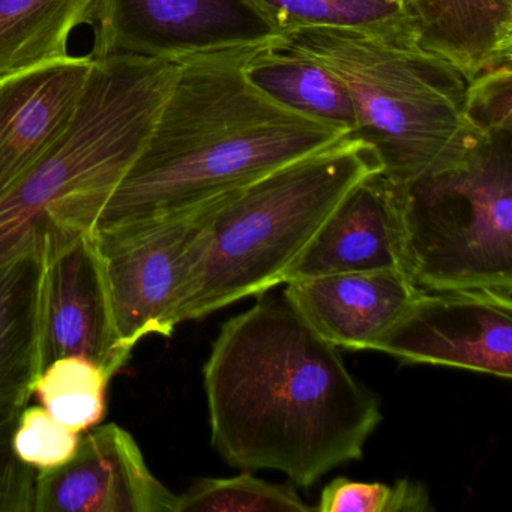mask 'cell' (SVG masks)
Listing matches in <instances>:
<instances>
[{
	"label": "cell",
	"mask_w": 512,
	"mask_h": 512,
	"mask_svg": "<svg viewBox=\"0 0 512 512\" xmlns=\"http://www.w3.org/2000/svg\"><path fill=\"white\" fill-rule=\"evenodd\" d=\"M298 491L287 484L244 472L232 478H199L178 496L176 512H310Z\"/></svg>",
	"instance_id": "44dd1931"
},
{
	"label": "cell",
	"mask_w": 512,
	"mask_h": 512,
	"mask_svg": "<svg viewBox=\"0 0 512 512\" xmlns=\"http://www.w3.org/2000/svg\"><path fill=\"white\" fill-rule=\"evenodd\" d=\"M371 350L511 380L512 289H418Z\"/></svg>",
	"instance_id": "ba28073f"
},
{
	"label": "cell",
	"mask_w": 512,
	"mask_h": 512,
	"mask_svg": "<svg viewBox=\"0 0 512 512\" xmlns=\"http://www.w3.org/2000/svg\"><path fill=\"white\" fill-rule=\"evenodd\" d=\"M95 233L41 242V371L55 359L79 356L115 377L130 361L119 340Z\"/></svg>",
	"instance_id": "9c48e42d"
},
{
	"label": "cell",
	"mask_w": 512,
	"mask_h": 512,
	"mask_svg": "<svg viewBox=\"0 0 512 512\" xmlns=\"http://www.w3.org/2000/svg\"><path fill=\"white\" fill-rule=\"evenodd\" d=\"M469 116L481 134L512 130V70L493 71L473 80Z\"/></svg>",
	"instance_id": "d4e9b609"
},
{
	"label": "cell",
	"mask_w": 512,
	"mask_h": 512,
	"mask_svg": "<svg viewBox=\"0 0 512 512\" xmlns=\"http://www.w3.org/2000/svg\"><path fill=\"white\" fill-rule=\"evenodd\" d=\"M212 446L242 472L299 487L361 460L380 400L290 307L266 298L221 326L203 368Z\"/></svg>",
	"instance_id": "6da1fadb"
},
{
	"label": "cell",
	"mask_w": 512,
	"mask_h": 512,
	"mask_svg": "<svg viewBox=\"0 0 512 512\" xmlns=\"http://www.w3.org/2000/svg\"><path fill=\"white\" fill-rule=\"evenodd\" d=\"M319 512H433L428 488L412 479L394 484L332 479L320 494Z\"/></svg>",
	"instance_id": "7402d4cb"
},
{
	"label": "cell",
	"mask_w": 512,
	"mask_h": 512,
	"mask_svg": "<svg viewBox=\"0 0 512 512\" xmlns=\"http://www.w3.org/2000/svg\"><path fill=\"white\" fill-rule=\"evenodd\" d=\"M419 287L404 272H347L287 281L284 298L329 344L371 350Z\"/></svg>",
	"instance_id": "4fadbf2b"
},
{
	"label": "cell",
	"mask_w": 512,
	"mask_h": 512,
	"mask_svg": "<svg viewBox=\"0 0 512 512\" xmlns=\"http://www.w3.org/2000/svg\"><path fill=\"white\" fill-rule=\"evenodd\" d=\"M92 28L94 58L178 61L277 37L247 0H98Z\"/></svg>",
	"instance_id": "30bf717a"
},
{
	"label": "cell",
	"mask_w": 512,
	"mask_h": 512,
	"mask_svg": "<svg viewBox=\"0 0 512 512\" xmlns=\"http://www.w3.org/2000/svg\"><path fill=\"white\" fill-rule=\"evenodd\" d=\"M212 202L97 227L116 329L131 355L145 338H169L178 328L191 242Z\"/></svg>",
	"instance_id": "52a82bcc"
},
{
	"label": "cell",
	"mask_w": 512,
	"mask_h": 512,
	"mask_svg": "<svg viewBox=\"0 0 512 512\" xmlns=\"http://www.w3.org/2000/svg\"><path fill=\"white\" fill-rule=\"evenodd\" d=\"M98 0H0V83L68 58L77 28L94 23Z\"/></svg>",
	"instance_id": "e0dca14e"
},
{
	"label": "cell",
	"mask_w": 512,
	"mask_h": 512,
	"mask_svg": "<svg viewBox=\"0 0 512 512\" xmlns=\"http://www.w3.org/2000/svg\"><path fill=\"white\" fill-rule=\"evenodd\" d=\"M94 65L70 55L0 83V197L70 127Z\"/></svg>",
	"instance_id": "7c38bea8"
},
{
	"label": "cell",
	"mask_w": 512,
	"mask_h": 512,
	"mask_svg": "<svg viewBox=\"0 0 512 512\" xmlns=\"http://www.w3.org/2000/svg\"><path fill=\"white\" fill-rule=\"evenodd\" d=\"M382 170L376 151L347 134L205 206L191 242L179 325L283 284L344 197Z\"/></svg>",
	"instance_id": "5b68a950"
},
{
	"label": "cell",
	"mask_w": 512,
	"mask_h": 512,
	"mask_svg": "<svg viewBox=\"0 0 512 512\" xmlns=\"http://www.w3.org/2000/svg\"><path fill=\"white\" fill-rule=\"evenodd\" d=\"M179 76L169 59L95 58L61 139L0 197V266L49 236L94 232L148 143Z\"/></svg>",
	"instance_id": "277c9868"
},
{
	"label": "cell",
	"mask_w": 512,
	"mask_h": 512,
	"mask_svg": "<svg viewBox=\"0 0 512 512\" xmlns=\"http://www.w3.org/2000/svg\"><path fill=\"white\" fill-rule=\"evenodd\" d=\"M113 377L79 356L50 362L34 385L41 406L74 433L97 427L106 415V394Z\"/></svg>",
	"instance_id": "d6986e66"
},
{
	"label": "cell",
	"mask_w": 512,
	"mask_h": 512,
	"mask_svg": "<svg viewBox=\"0 0 512 512\" xmlns=\"http://www.w3.org/2000/svg\"><path fill=\"white\" fill-rule=\"evenodd\" d=\"M388 184L416 287L512 289V130L488 134L443 172Z\"/></svg>",
	"instance_id": "8992f818"
},
{
	"label": "cell",
	"mask_w": 512,
	"mask_h": 512,
	"mask_svg": "<svg viewBox=\"0 0 512 512\" xmlns=\"http://www.w3.org/2000/svg\"><path fill=\"white\" fill-rule=\"evenodd\" d=\"M403 272L400 230L386 179L353 188L284 275V283L322 275Z\"/></svg>",
	"instance_id": "5bb4252c"
},
{
	"label": "cell",
	"mask_w": 512,
	"mask_h": 512,
	"mask_svg": "<svg viewBox=\"0 0 512 512\" xmlns=\"http://www.w3.org/2000/svg\"><path fill=\"white\" fill-rule=\"evenodd\" d=\"M80 434L56 421L43 406H26L13 434V449L20 461L38 472L55 470L76 455Z\"/></svg>",
	"instance_id": "603a6c76"
},
{
	"label": "cell",
	"mask_w": 512,
	"mask_h": 512,
	"mask_svg": "<svg viewBox=\"0 0 512 512\" xmlns=\"http://www.w3.org/2000/svg\"><path fill=\"white\" fill-rule=\"evenodd\" d=\"M401 8L416 46L470 82L511 67L512 0H403Z\"/></svg>",
	"instance_id": "9a60e30c"
},
{
	"label": "cell",
	"mask_w": 512,
	"mask_h": 512,
	"mask_svg": "<svg viewBox=\"0 0 512 512\" xmlns=\"http://www.w3.org/2000/svg\"><path fill=\"white\" fill-rule=\"evenodd\" d=\"M172 493L116 424L91 428L64 466L38 472L34 512H176Z\"/></svg>",
	"instance_id": "8fae6325"
},
{
	"label": "cell",
	"mask_w": 512,
	"mask_h": 512,
	"mask_svg": "<svg viewBox=\"0 0 512 512\" xmlns=\"http://www.w3.org/2000/svg\"><path fill=\"white\" fill-rule=\"evenodd\" d=\"M22 410H0V512H34L38 470L20 461L13 449Z\"/></svg>",
	"instance_id": "cb8c5ba5"
},
{
	"label": "cell",
	"mask_w": 512,
	"mask_h": 512,
	"mask_svg": "<svg viewBox=\"0 0 512 512\" xmlns=\"http://www.w3.org/2000/svg\"><path fill=\"white\" fill-rule=\"evenodd\" d=\"M277 35L305 26L391 28L404 25L392 0H247Z\"/></svg>",
	"instance_id": "ffe728a7"
},
{
	"label": "cell",
	"mask_w": 512,
	"mask_h": 512,
	"mask_svg": "<svg viewBox=\"0 0 512 512\" xmlns=\"http://www.w3.org/2000/svg\"><path fill=\"white\" fill-rule=\"evenodd\" d=\"M392 2H397V4H403V0H392Z\"/></svg>",
	"instance_id": "484cf974"
},
{
	"label": "cell",
	"mask_w": 512,
	"mask_h": 512,
	"mask_svg": "<svg viewBox=\"0 0 512 512\" xmlns=\"http://www.w3.org/2000/svg\"><path fill=\"white\" fill-rule=\"evenodd\" d=\"M271 46L340 80L355 110L352 134L376 151L391 184L443 172L485 137L469 116V77L419 49L404 25L305 26Z\"/></svg>",
	"instance_id": "3957f363"
},
{
	"label": "cell",
	"mask_w": 512,
	"mask_h": 512,
	"mask_svg": "<svg viewBox=\"0 0 512 512\" xmlns=\"http://www.w3.org/2000/svg\"><path fill=\"white\" fill-rule=\"evenodd\" d=\"M272 40L178 59L154 131L98 227L230 196L352 134L281 106L247 79L248 62Z\"/></svg>",
	"instance_id": "7a4b0ae2"
},
{
	"label": "cell",
	"mask_w": 512,
	"mask_h": 512,
	"mask_svg": "<svg viewBox=\"0 0 512 512\" xmlns=\"http://www.w3.org/2000/svg\"><path fill=\"white\" fill-rule=\"evenodd\" d=\"M272 41L248 62L247 79L281 106L353 133L355 110L340 80L319 65L274 49Z\"/></svg>",
	"instance_id": "ac0fdd59"
},
{
	"label": "cell",
	"mask_w": 512,
	"mask_h": 512,
	"mask_svg": "<svg viewBox=\"0 0 512 512\" xmlns=\"http://www.w3.org/2000/svg\"><path fill=\"white\" fill-rule=\"evenodd\" d=\"M41 250L0 266V410L25 409L41 374Z\"/></svg>",
	"instance_id": "2e32d148"
}]
</instances>
